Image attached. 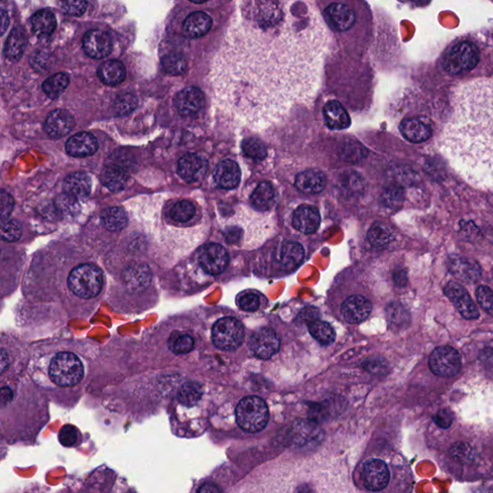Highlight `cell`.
<instances>
[{
    "instance_id": "cell-1",
    "label": "cell",
    "mask_w": 493,
    "mask_h": 493,
    "mask_svg": "<svg viewBox=\"0 0 493 493\" xmlns=\"http://www.w3.org/2000/svg\"><path fill=\"white\" fill-rule=\"evenodd\" d=\"M330 39L313 0H236L211 72L222 112L261 131L310 103Z\"/></svg>"
},
{
    "instance_id": "cell-2",
    "label": "cell",
    "mask_w": 493,
    "mask_h": 493,
    "mask_svg": "<svg viewBox=\"0 0 493 493\" xmlns=\"http://www.w3.org/2000/svg\"><path fill=\"white\" fill-rule=\"evenodd\" d=\"M440 147L451 166L472 185L493 190V77L456 90Z\"/></svg>"
},
{
    "instance_id": "cell-3",
    "label": "cell",
    "mask_w": 493,
    "mask_h": 493,
    "mask_svg": "<svg viewBox=\"0 0 493 493\" xmlns=\"http://www.w3.org/2000/svg\"><path fill=\"white\" fill-rule=\"evenodd\" d=\"M68 285L72 292L77 297L89 300L97 297L101 293L103 285V276L97 266L82 264L69 274Z\"/></svg>"
},
{
    "instance_id": "cell-4",
    "label": "cell",
    "mask_w": 493,
    "mask_h": 493,
    "mask_svg": "<svg viewBox=\"0 0 493 493\" xmlns=\"http://www.w3.org/2000/svg\"><path fill=\"white\" fill-rule=\"evenodd\" d=\"M235 415L239 427L248 433L260 432L269 421L267 405L256 396H248L241 400L236 408Z\"/></svg>"
},
{
    "instance_id": "cell-5",
    "label": "cell",
    "mask_w": 493,
    "mask_h": 493,
    "mask_svg": "<svg viewBox=\"0 0 493 493\" xmlns=\"http://www.w3.org/2000/svg\"><path fill=\"white\" fill-rule=\"evenodd\" d=\"M52 382L60 387H73L84 377V366L73 353H60L49 365Z\"/></svg>"
},
{
    "instance_id": "cell-6",
    "label": "cell",
    "mask_w": 493,
    "mask_h": 493,
    "mask_svg": "<svg viewBox=\"0 0 493 493\" xmlns=\"http://www.w3.org/2000/svg\"><path fill=\"white\" fill-rule=\"evenodd\" d=\"M479 62V49L470 42H460L451 47L443 59V68L451 76L468 73Z\"/></svg>"
},
{
    "instance_id": "cell-7",
    "label": "cell",
    "mask_w": 493,
    "mask_h": 493,
    "mask_svg": "<svg viewBox=\"0 0 493 493\" xmlns=\"http://www.w3.org/2000/svg\"><path fill=\"white\" fill-rule=\"evenodd\" d=\"M245 331L240 321L233 317H224L214 324L212 340L214 345L223 351H233L242 344Z\"/></svg>"
},
{
    "instance_id": "cell-8",
    "label": "cell",
    "mask_w": 493,
    "mask_h": 493,
    "mask_svg": "<svg viewBox=\"0 0 493 493\" xmlns=\"http://www.w3.org/2000/svg\"><path fill=\"white\" fill-rule=\"evenodd\" d=\"M431 370L440 377H452L460 372L462 367L460 353L450 346L435 349L429 360Z\"/></svg>"
},
{
    "instance_id": "cell-9",
    "label": "cell",
    "mask_w": 493,
    "mask_h": 493,
    "mask_svg": "<svg viewBox=\"0 0 493 493\" xmlns=\"http://www.w3.org/2000/svg\"><path fill=\"white\" fill-rule=\"evenodd\" d=\"M363 484L370 492H382L390 484V472L387 465L382 460H367L362 472Z\"/></svg>"
},
{
    "instance_id": "cell-10",
    "label": "cell",
    "mask_w": 493,
    "mask_h": 493,
    "mask_svg": "<svg viewBox=\"0 0 493 493\" xmlns=\"http://www.w3.org/2000/svg\"><path fill=\"white\" fill-rule=\"evenodd\" d=\"M199 262L206 273L219 275L223 273L228 266V253L226 249L219 244H208L201 248Z\"/></svg>"
},
{
    "instance_id": "cell-11",
    "label": "cell",
    "mask_w": 493,
    "mask_h": 493,
    "mask_svg": "<svg viewBox=\"0 0 493 493\" xmlns=\"http://www.w3.org/2000/svg\"><path fill=\"white\" fill-rule=\"evenodd\" d=\"M444 292L465 319L474 320L479 318V310L464 286L455 281H450L445 287Z\"/></svg>"
},
{
    "instance_id": "cell-12",
    "label": "cell",
    "mask_w": 493,
    "mask_h": 493,
    "mask_svg": "<svg viewBox=\"0 0 493 493\" xmlns=\"http://www.w3.org/2000/svg\"><path fill=\"white\" fill-rule=\"evenodd\" d=\"M249 345L256 357L269 360L280 350V340L273 330L262 328L253 333Z\"/></svg>"
},
{
    "instance_id": "cell-13",
    "label": "cell",
    "mask_w": 493,
    "mask_h": 493,
    "mask_svg": "<svg viewBox=\"0 0 493 493\" xmlns=\"http://www.w3.org/2000/svg\"><path fill=\"white\" fill-rule=\"evenodd\" d=\"M328 26L336 31H347L353 27L356 15L353 9L344 2H335L328 5L324 12Z\"/></svg>"
},
{
    "instance_id": "cell-14",
    "label": "cell",
    "mask_w": 493,
    "mask_h": 493,
    "mask_svg": "<svg viewBox=\"0 0 493 493\" xmlns=\"http://www.w3.org/2000/svg\"><path fill=\"white\" fill-rule=\"evenodd\" d=\"M83 47L87 56L94 59L108 56L112 51L110 35L101 30L94 29L87 32L83 39Z\"/></svg>"
},
{
    "instance_id": "cell-15",
    "label": "cell",
    "mask_w": 493,
    "mask_h": 493,
    "mask_svg": "<svg viewBox=\"0 0 493 493\" xmlns=\"http://www.w3.org/2000/svg\"><path fill=\"white\" fill-rule=\"evenodd\" d=\"M208 160L197 153H187L178 162L179 176L187 183H195L203 178L208 171Z\"/></svg>"
},
{
    "instance_id": "cell-16",
    "label": "cell",
    "mask_w": 493,
    "mask_h": 493,
    "mask_svg": "<svg viewBox=\"0 0 493 493\" xmlns=\"http://www.w3.org/2000/svg\"><path fill=\"white\" fill-rule=\"evenodd\" d=\"M372 311V305L365 297L353 295L346 299L342 305V315L350 324H360L367 319Z\"/></svg>"
},
{
    "instance_id": "cell-17",
    "label": "cell",
    "mask_w": 493,
    "mask_h": 493,
    "mask_svg": "<svg viewBox=\"0 0 493 493\" xmlns=\"http://www.w3.org/2000/svg\"><path fill=\"white\" fill-rule=\"evenodd\" d=\"M293 226L301 233L310 234L319 228L321 217L319 210L315 206H301L293 215Z\"/></svg>"
},
{
    "instance_id": "cell-18",
    "label": "cell",
    "mask_w": 493,
    "mask_h": 493,
    "mask_svg": "<svg viewBox=\"0 0 493 493\" xmlns=\"http://www.w3.org/2000/svg\"><path fill=\"white\" fill-rule=\"evenodd\" d=\"M176 109L183 115H193L203 108L204 97L203 92L196 87L183 90L174 101Z\"/></svg>"
},
{
    "instance_id": "cell-19",
    "label": "cell",
    "mask_w": 493,
    "mask_h": 493,
    "mask_svg": "<svg viewBox=\"0 0 493 493\" xmlns=\"http://www.w3.org/2000/svg\"><path fill=\"white\" fill-rule=\"evenodd\" d=\"M99 148L98 140L89 132H79L67 141L66 149L69 154L76 158H85L96 153Z\"/></svg>"
},
{
    "instance_id": "cell-20",
    "label": "cell",
    "mask_w": 493,
    "mask_h": 493,
    "mask_svg": "<svg viewBox=\"0 0 493 493\" xmlns=\"http://www.w3.org/2000/svg\"><path fill=\"white\" fill-rule=\"evenodd\" d=\"M74 119L69 112L63 109L52 111L47 117L46 131L53 138H61L73 131Z\"/></svg>"
},
{
    "instance_id": "cell-21",
    "label": "cell",
    "mask_w": 493,
    "mask_h": 493,
    "mask_svg": "<svg viewBox=\"0 0 493 493\" xmlns=\"http://www.w3.org/2000/svg\"><path fill=\"white\" fill-rule=\"evenodd\" d=\"M400 131L407 140L422 143L432 136V129L427 119L412 118L402 122Z\"/></svg>"
},
{
    "instance_id": "cell-22",
    "label": "cell",
    "mask_w": 493,
    "mask_h": 493,
    "mask_svg": "<svg viewBox=\"0 0 493 493\" xmlns=\"http://www.w3.org/2000/svg\"><path fill=\"white\" fill-rule=\"evenodd\" d=\"M214 179L221 188H235L241 179V171L238 164L233 160L220 162L214 172Z\"/></svg>"
},
{
    "instance_id": "cell-23",
    "label": "cell",
    "mask_w": 493,
    "mask_h": 493,
    "mask_svg": "<svg viewBox=\"0 0 493 493\" xmlns=\"http://www.w3.org/2000/svg\"><path fill=\"white\" fill-rule=\"evenodd\" d=\"M212 26V19L204 12H195L186 17L183 24V33L191 39L201 38L208 33Z\"/></svg>"
},
{
    "instance_id": "cell-24",
    "label": "cell",
    "mask_w": 493,
    "mask_h": 493,
    "mask_svg": "<svg viewBox=\"0 0 493 493\" xmlns=\"http://www.w3.org/2000/svg\"><path fill=\"white\" fill-rule=\"evenodd\" d=\"M323 113L330 128L345 129L350 126V117L340 101H328L324 106Z\"/></svg>"
},
{
    "instance_id": "cell-25",
    "label": "cell",
    "mask_w": 493,
    "mask_h": 493,
    "mask_svg": "<svg viewBox=\"0 0 493 493\" xmlns=\"http://www.w3.org/2000/svg\"><path fill=\"white\" fill-rule=\"evenodd\" d=\"M295 186L303 193H320L325 188L326 178L324 174L319 171H305L298 174L296 178Z\"/></svg>"
},
{
    "instance_id": "cell-26",
    "label": "cell",
    "mask_w": 493,
    "mask_h": 493,
    "mask_svg": "<svg viewBox=\"0 0 493 493\" xmlns=\"http://www.w3.org/2000/svg\"><path fill=\"white\" fill-rule=\"evenodd\" d=\"M99 79L106 85L115 86L126 78V68L118 60H109L102 63L99 68Z\"/></svg>"
},
{
    "instance_id": "cell-27",
    "label": "cell",
    "mask_w": 493,
    "mask_h": 493,
    "mask_svg": "<svg viewBox=\"0 0 493 493\" xmlns=\"http://www.w3.org/2000/svg\"><path fill=\"white\" fill-rule=\"evenodd\" d=\"M128 179V173L123 166H106L101 174V181L106 187L111 191H119L124 187Z\"/></svg>"
},
{
    "instance_id": "cell-28",
    "label": "cell",
    "mask_w": 493,
    "mask_h": 493,
    "mask_svg": "<svg viewBox=\"0 0 493 493\" xmlns=\"http://www.w3.org/2000/svg\"><path fill=\"white\" fill-rule=\"evenodd\" d=\"M26 44L27 36L26 31L21 26L16 27L10 34L6 44H5V56L11 61H19L22 58L24 51H26Z\"/></svg>"
},
{
    "instance_id": "cell-29",
    "label": "cell",
    "mask_w": 493,
    "mask_h": 493,
    "mask_svg": "<svg viewBox=\"0 0 493 493\" xmlns=\"http://www.w3.org/2000/svg\"><path fill=\"white\" fill-rule=\"evenodd\" d=\"M91 187V178L85 173H74L65 179V192L76 199H83L88 196Z\"/></svg>"
},
{
    "instance_id": "cell-30",
    "label": "cell",
    "mask_w": 493,
    "mask_h": 493,
    "mask_svg": "<svg viewBox=\"0 0 493 493\" xmlns=\"http://www.w3.org/2000/svg\"><path fill=\"white\" fill-rule=\"evenodd\" d=\"M450 270L453 275L465 283L477 281L481 276L479 266L465 258H455L451 260Z\"/></svg>"
},
{
    "instance_id": "cell-31",
    "label": "cell",
    "mask_w": 493,
    "mask_h": 493,
    "mask_svg": "<svg viewBox=\"0 0 493 493\" xmlns=\"http://www.w3.org/2000/svg\"><path fill=\"white\" fill-rule=\"evenodd\" d=\"M31 26L36 36H49L56 29V17L51 10H40L32 17Z\"/></svg>"
},
{
    "instance_id": "cell-32",
    "label": "cell",
    "mask_w": 493,
    "mask_h": 493,
    "mask_svg": "<svg viewBox=\"0 0 493 493\" xmlns=\"http://www.w3.org/2000/svg\"><path fill=\"white\" fill-rule=\"evenodd\" d=\"M305 258V250L301 244L286 242L281 246V263L285 270H293L298 267Z\"/></svg>"
},
{
    "instance_id": "cell-33",
    "label": "cell",
    "mask_w": 493,
    "mask_h": 493,
    "mask_svg": "<svg viewBox=\"0 0 493 493\" xmlns=\"http://www.w3.org/2000/svg\"><path fill=\"white\" fill-rule=\"evenodd\" d=\"M124 281L131 290L145 288L151 281V272L148 266L143 264L131 266L124 273Z\"/></svg>"
},
{
    "instance_id": "cell-34",
    "label": "cell",
    "mask_w": 493,
    "mask_h": 493,
    "mask_svg": "<svg viewBox=\"0 0 493 493\" xmlns=\"http://www.w3.org/2000/svg\"><path fill=\"white\" fill-rule=\"evenodd\" d=\"M102 223L107 230L119 231L123 230L128 224V216L122 208H110L106 209L101 216Z\"/></svg>"
},
{
    "instance_id": "cell-35",
    "label": "cell",
    "mask_w": 493,
    "mask_h": 493,
    "mask_svg": "<svg viewBox=\"0 0 493 493\" xmlns=\"http://www.w3.org/2000/svg\"><path fill=\"white\" fill-rule=\"evenodd\" d=\"M308 330L310 335L322 345H330L335 342V330L325 321L313 320L308 324Z\"/></svg>"
},
{
    "instance_id": "cell-36",
    "label": "cell",
    "mask_w": 493,
    "mask_h": 493,
    "mask_svg": "<svg viewBox=\"0 0 493 493\" xmlns=\"http://www.w3.org/2000/svg\"><path fill=\"white\" fill-rule=\"evenodd\" d=\"M274 197H275V193H274L273 186L270 183L264 181L251 194V201L256 208L260 209V210H266V209H269L272 206Z\"/></svg>"
},
{
    "instance_id": "cell-37",
    "label": "cell",
    "mask_w": 493,
    "mask_h": 493,
    "mask_svg": "<svg viewBox=\"0 0 493 493\" xmlns=\"http://www.w3.org/2000/svg\"><path fill=\"white\" fill-rule=\"evenodd\" d=\"M69 83V76L66 74L59 73L49 77L44 82L43 90L49 98L56 99L58 98L60 94L63 93L65 89L68 87Z\"/></svg>"
},
{
    "instance_id": "cell-38",
    "label": "cell",
    "mask_w": 493,
    "mask_h": 493,
    "mask_svg": "<svg viewBox=\"0 0 493 493\" xmlns=\"http://www.w3.org/2000/svg\"><path fill=\"white\" fill-rule=\"evenodd\" d=\"M201 395H203V387L200 383L189 382L181 388L178 398L181 404L192 407L200 401Z\"/></svg>"
},
{
    "instance_id": "cell-39",
    "label": "cell",
    "mask_w": 493,
    "mask_h": 493,
    "mask_svg": "<svg viewBox=\"0 0 493 493\" xmlns=\"http://www.w3.org/2000/svg\"><path fill=\"white\" fill-rule=\"evenodd\" d=\"M196 209L194 204L188 201H181L172 206L170 216L173 220L179 223H185L195 215Z\"/></svg>"
},
{
    "instance_id": "cell-40",
    "label": "cell",
    "mask_w": 493,
    "mask_h": 493,
    "mask_svg": "<svg viewBox=\"0 0 493 493\" xmlns=\"http://www.w3.org/2000/svg\"><path fill=\"white\" fill-rule=\"evenodd\" d=\"M162 67L171 76H181L186 69L185 58L181 54H169L162 59Z\"/></svg>"
},
{
    "instance_id": "cell-41",
    "label": "cell",
    "mask_w": 493,
    "mask_h": 493,
    "mask_svg": "<svg viewBox=\"0 0 493 493\" xmlns=\"http://www.w3.org/2000/svg\"><path fill=\"white\" fill-rule=\"evenodd\" d=\"M392 231L382 224H375L368 231V240L374 246H383L390 243L392 238Z\"/></svg>"
},
{
    "instance_id": "cell-42",
    "label": "cell",
    "mask_w": 493,
    "mask_h": 493,
    "mask_svg": "<svg viewBox=\"0 0 493 493\" xmlns=\"http://www.w3.org/2000/svg\"><path fill=\"white\" fill-rule=\"evenodd\" d=\"M76 197L65 193L63 195L57 197L56 200V208L57 211L62 215L72 216L76 214L78 210V203Z\"/></svg>"
},
{
    "instance_id": "cell-43",
    "label": "cell",
    "mask_w": 493,
    "mask_h": 493,
    "mask_svg": "<svg viewBox=\"0 0 493 493\" xmlns=\"http://www.w3.org/2000/svg\"><path fill=\"white\" fill-rule=\"evenodd\" d=\"M242 149L244 153L250 158L256 160H262L267 156L266 147L262 142L256 138H248L243 141Z\"/></svg>"
},
{
    "instance_id": "cell-44",
    "label": "cell",
    "mask_w": 493,
    "mask_h": 493,
    "mask_svg": "<svg viewBox=\"0 0 493 493\" xmlns=\"http://www.w3.org/2000/svg\"><path fill=\"white\" fill-rule=\"evenodd\" d=\"M59 4L65 13L74 17L82 16L88 7L87 0H59Z\"/></svg>"
},
{
    "instance_id": "cell-45",
    "label": "cell",
    "mask_w": 493,
    "mask_h": 493,
    "mask_svg": "<svg viewBox=\"0 0 493 493\" xmlns=\"http://www.w3.org/2000/svg\"><path fill=\"white\" fill-rule=\"evenodd\" d=\"M137 106V99L135 97L132 96L131 94H123V96L119 97L116 99L115 104H114V108H115V112L117 115L123 116L126 115V114L131 113L133 111Z\"/></svg>"
},
{
    "instance_id": "cell-46",
    "label": "cell",
    "mask_w": 493,
    "mask_h": 493,
    "mask_svg": "<svg viewBox=\"0 0 493 493\" xmlns=\"http://www.w3.org/2000/svg\"><path fill=\"white\" fill-rule=\"evenodd\" d=\"M476 296L481 308L493 316V291L487 286L481 285L478 287Z\"/></svg>"
},
{
    "instance_id": "cell-47",
    "label": "cell",
    "mask_w": 493,
    "mask_h": 493,
    "mask_svg": "<svg viewBox=\"0 0 493 493\" xmlns=\"http://www.w3.org/2000/svg\"><path fill=\"white\" fill-rule=\"evenodd\" d=\"M22 226L16 221L5 222L1 228V238L8 242H14L21 237Z\"/></svg>"
},
{
    "instance_id": "cell-48",
    "label": "cell",
    "mask_w": 493,
    "mask_h": 493,
    "mask_svg": "<svg viewBox=\"0 0 493 493\" xmlns=\"http://www.w3.org/2000/svg\"><path fill=\"white\" fill-rule=\"evenodd\" d=\"M194 340L189 335H179L178 337L173 341L172 345V351L176 355H184L188 353L193 350Z\"/></svg>"
},
{
    "instance_id": "cell-49",
    "label": "cell",
    "mask_w": 493,
    "mask_h": 493,
    "mask_svg": "<svg viewBox=\"0 0 493 493\" xmlns=\"http://www.w3.org/2000/svg\"><path fill=\"white\" fill-rule=\"evenodd\" d=\"M450 454L460 462H469L472 458V449L467 443L458 442L451 447Z\"/></svg>"
},
{
    "instance_id": "cell-50",
    "label": "cell",
    "mask_w": 493,
    "mask_h": 493,
    "mask_svg": "<svg viewBox=\"0 0 493 493\" xmlns=\"http://www.w3.org/2000/svg\"><path fill=\"white\" fill-rule=\"evenodd\" d=\"M239 308L241 310L248 311H256L258 310L260 306V298L255 293L242 294L238 299Z\"/></svg>"
},
{
    "instance_id": "cell-51",
    "label": "cell",
    "mask_w": 493,
    "mask_h": 493,
    "mask_svg": "<svg viewBox=\"0 0 493 493\" xmlns=\"http://www.w3.org/2000/svg\"><path fill=\"white\" fill-rule=\"evenodd\" d=\"M59 440L62 445L72 447L77 442V430L72 425H65L59 433Z\"/></svg>"
},
{
    "instance_id": "cell-52",
    "label": "cell",
    "mask_w": 493,
    "mask_h": 493,
    "mask_svg": "<svg viewBox=\"0 0 493 493\" xmlns=\"http://www.w3.org/2000/svg\"><path fill=\"white\" fill-rule=\"evenodd\" d=\"M454 419V413L451 412L449 408H442V410H438L437 415L434 417L435 424L438 427L442 428V429L450 428Z\"/></svg>"
},
{
    "instance_id": "cell-53",
    "label": "cell",
    "mask_w": 493,
    "mask_h": 493,
    "mask_svg": "<svg viewBox=\"0 0 493 493\" xmlns=\"http://www.w3.org/2000/svg\"><path fill=\"white\" fill-rule=\"evenodd\" d=\"M14 208V201L12 197L7 194L6 192H1V213L2 220L8 218L10 214H11L12 210Z\"/></svg>"
},
{
    "instance_id": "cell-54",
    "label": "cell",
    "mask_w": 493,
    "mask_h": 493,
    "mask_svg": "<svg viewBox=\"0 0 493 493\" xmlns=\"http://www.w3.org/2000/svg\"><path fill=\"white\" fill-rule=\"evenodd\" d=\"M481 358L484 362H493V349H485L481 353Z\"/></svg>"
},
{
    "instance_id": "cell-55",
    "label": "cell",
    "mask_w": 493,
    "mask_h": 493,
    "mask_svg": "<svg viewBox=\"0 0 493 493\" xmlns=\"http://www.w3.org/2000/svg\"><path fill=\"white\" fill-rule=\"evenodd\" d=\"M1 22H2V27H1V31L2 34L5 33V31H6L7 26H9V17L8 14H7V12L5 11L4 9H2L1 12Z\"/></svg>"
},
{
    "instance_id": "cell-56",
    "label": "cell",
    "mask_w": 493,
    "mask_h": 493,
    "mask_svg": "<svg viewBox=\"0 0 493 493\" xmlns=\"http://www.w3.org/2000/svg\"><path fill=\"white\" fill-rule=\"evenodd\" d=\"M395 283L398 285H405L406 281H407V276L404 272L398 273L397 275L394 276Z\"/></svg>"
},
{
    "instance_id": "cell-57",
    "label": "cell",
    "mask_w": 493,
    "mask_h": 493,
    "mask_svg": "<svg viewBox=\"0 0 493 493\" xmlns=\"http://www.w3.org/2000/svg\"><path fill=\"white\" fill-rule=\"evenodd\" d=\"M198 492H220V490L216 485H204L201 489H199Z\"/></svg>"
},
{
    "instance_id": "cell-58",
    "label": "cell",
    "mask_w": 493,
    "mask_h": 493,
    "mask_svg": "<svg viewBox=\"0 0 493 493\" xmlns=\"http://www.w3.org/2000/svg\"><path fill=\"white\" fill-rule=\"evenodd\" d=\"M194 3H203V2L208 1V0H191Z\"/></svg>"
}]
</instances>
